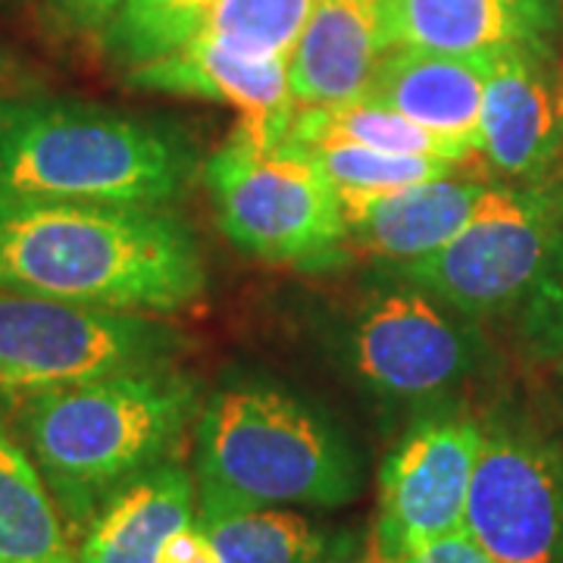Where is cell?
Returning a JSON list of instances; mask_svg holds the SVG:
<instances>
[{"mask_svg": "<svg viewBox=\"0 0 563 563\" xmlns=\"http://www.w3.org/2000/svg\"><path fill=\"white\" fill-rule=\"evenodd\" d=\"M385 0H317L288 57L295 107H329L366 95L388 44Z\"/></svg>", "mask_w": 563, "mask_h": 563, "instance_id": "obj_15", "label": "cell"}, {"mask_svg": "<svg viewBox=\"0 0 563 563\" xmlns=\"http://www.w3.org/2000/svg\"><path fill=\"white\" fill-rule=\"evenodd\" d=\"M213 0H125L103 32L110 54L129 69L176 51Z\"/></svg>", "mask_w": 563, "mask_h": 563, "instance_id": "obj_23", "label": "cell"}, {"mask_svg": "<svg viewBox=\"0 0 563 563\" xmlns=\"http://www.w3.org/2000/svg\"><path fill=\"white\" fill-rule=\"evenodd\" d=\"M0 288L173 313L207 291V266L195 232L163 207L0 195Z\"/></svg>", "mask_w": 563, "mask_h": 563, "instance_id": "obj_1", "label": "cell"}, {"mask_svg": "<svg viewBox=\"0 0 563 563\" xmlns=\"http://www.w3.org/2000/svg\"><path fill=\"white\" fill-rule=\"evenodd\" d=\"M7 110H10V101H7V98H0V125H3V117H7Z\"/></svg>", "mask_w": 563, "mask_h": 563, "instance_id": "obj_27", "label": "cell"}, {"mask_svg": "<svg viewBox=\"0 0 563 563\" xmlns=\"http://www.w3.org/2000/svg\"><path fill=\"white\" fill-rule=\"evenodd\" d=\"M201 404L198 383L163 363L38 395L10 413V429L79 544L117 492L176 457Z\"/></svg>", "mask_w": 563, "mask_h": 563, "instance_id": "obj_2", "label": "cell"}, {"mask_svg": "<svg viewBox=\"0 0 563 563\" xmlns=\"http://www.w3.org/2000/svg\"><path fill=\"white\" fill-rule=\"evenodd\" d=\"M220 563H354V529L322 523L295 507H198Z\"/></svg>", "mask_w": 563, "mask_h": 563, "instance_id": "obj_18", "label": "cell"}, {"mask_svg": "<svg viewBox=\"0 0 563 563\" xmlns=\"http://www.w3.org/2000/svg\"><path fill=\"white\" fill-rule=\"evenodd\" d=\"M561 0H385L383 35L391 47L463 57L504 51L558 54Z\"/></svg>", "mask_w": 563, "mask_h": 563, "instance_id": "obj_13", "label": "cell"}, {"mask_svg": "<svg viewBox=\"0 0 563 563\" xmlns=\"http://www.w3.org/2000/svg\"><path fill=\"white\" fill-rule=\"evenodd\" d=\"M129 81L144 91L203 98L239 110V135L257 147H276L295 120L288 60H263L229 51L217 41L188 38L157 60L129 69Z\"/></svg>", "mask_w": 563, "mask_h": 563, "instance_id": "obj_12", "label": "cell"}, {"mask_svg": "<svg viewBox=\"0 0 563 563\" xmlns=\"http://www.w3.org/2000/svg\"><path fill=\"white\" fill-rule=\"evenodd\" d=\"M195 439L198 507L332 510L363 488V461L342 426L276 385L213 391L195 420Z\"/></svg>", "mask_w": 563, "mask_h": 563, "instance_id": "obj_4", "label": "cell"}, {"mask_svg": "<svg viewBox=\"0 0 563 563\" xmlns=\"http://www.w3.org/2000/svg\"><path fill=\"white\" fill-rule=\"evenodd\" d=\"M485 76L488 57L391 47L363 98L401 113L470 163L483 157Z\"/></svg>", "mask_w": 563, "mask_h": 563, "instance_id": "obj_14", "label": "cell"}, {"mask_svg": "<svg viewBox=\"0 0 563 563\" xmlns=\"http://www.w3.org/2000/svg\"><path fill=\"white\" fill-rule=\"evenodd\" d=\"M561 10H563V0H561ZM561 98H563V66H561Z\"/></svg>", "mask_w": 563, "mask_h": 563, "instance_id": "obj_28", "label": "cell"}, {"mask_svg": "<svg viewBox=\"0 0 563 563\" xmlns=\"http://www.w3.org/2000/svg\"><path fill=\"white\" fill-rule=\"evenodd\" d=\"M0 563H76V542L35 461L0 417Z\"/></svg>", "mask_w": 563, "mask_h": 563, "instance_id": "obj_19", "label": "cell"}, {"mask_svg": "<svg viewBox=\"0 0 563 563\" xmlns=\"http://www.w3.org/2000/svg\"><path fill=\"white\" fill-rule=\"evenodd\" d=\"M558 54L504 51L488 57L483 161L504 185L563 188V98Z\"/></svg>", "mask_w": 563, "mask_h": 563, "instance_id": "obj_11", "label": "cell"}, {"mask_svg": "<svg viewBox=\"0 0 563 563\" xmlns=\"http://www.w3.org/2000/svg\"><path fill=\"white\" fill-rule=\"evenodd\" d=\"M317 0H213L188 38L217 41L244 57L288 60Z\"/></svg>", "mask_w": 563, "mask_h": 563, "instance_id": "obj_22", "label": "cell"}, {"mask_svg": "<svg viewBox=\"0 0 563 563\" xmlns=\"http://www.w3.org/2000/svg\"><path fill=\"white\" fill-rule=\"evenodd\" d=\"M347 351L376 398L410 407H448L492 366L483 329L401 276L363 295Z\"/></svg>", "mask_w": 563, "mask_h": 563, "instance_id": "obj_8", "label": "cell"}, {"mask_svg": "<svg viewBox=\"0 0 563 563\" xmlns=\"http://www.w3.org/2000/svg\"><path fill=\"white\" fill-rule=\"evenodd\" d=\"M225 239L247 257L332 269L347 257V222L310 151L291 141L257 147L239 132L203 163Z\"/></svg>", "mask_w": 563, "mask_h": 563, "instance_id": "obj_6", "label": "cell"}, {"mask_svg": "<svg viewBox=\"0 0 563 563\" xmlns=\"http://www.w3.org/2000/svg\"><path fill=\"white\" fill-rule=\"evenodd\" d=\"M157 563H220V554H217L213 542L207 539L201 523L195 520V523L181 526L176 536L166 539Z\"/></svg>", "mask_w": 563, "mask_h": 563, "instance_id": "obj_25", "label": "cell"}, {"mask_svg": "<svg viewBox=\"0 0 563 563\" xmlns=\"http://www.w3.org/2000/svg\"><path fill=\"white\" fill-rule=\"evenodd\" d=\"M385 563H495L488 554H485L479 544L473 542L470 536L463 532H451L444 539H435V542L422 544V548H413L401 558Z\"/></svg>", "mask_w": 563, "mask_h": 563, "instance_id": "obj_24", "label": "cell"}, {"mask_svg": "<svg viewBox=\"0 0 563 563\" xmlns=\"http://www.w3.org/2000/svg\"><path fill=\"white\" fill-rule=\"evenodd\" d=\"M285 141L298 147H322V144H357L383 154H413V157H435V161L461 163L454 147L429 135L426 129L404 120L401 113L383 103L357 98V101L329 103V107H301Z\"/></svg>", "mask_w": 563, "mask_h": 563, "instance_id": "obj_20", "label": "cell"}, {"mask_svg": "<svg viewBox=\"0 0 563 563\" xmlns=\"http://www.w3.org/2000/svg\"><path fill=\"white\" fill-rule=\"evenodd\" d=\"M483 444V420L422 413L379 466L376 551L395 561L413 548L461 532L466 492Z\"/></svg>", "mask_w": 563, "mask_h": 563, "instance_id": "obj_10", "label": "cell"}, {"mask_svg": "<svg viewBox=\"0 0 563 563\" xmlns=\"http://www.w3.org/2000/svg\"><path fill=\"white\" fill-rule=\"evenodd\" d=\"M398 276L529 361H563V188L495 181L454 242Z\"/></svg>", "mask_w": 563, "mask_h": 563, "instance_id": "obj_3", "label": "cell"}, {"mask_svg": "<svg viewBox=\"0 0 563 563\" xmlns=\"http://www.w3.org/2000/svg\"><path fill=\"white\" fill-rule=\"evenodd\" d=\"M179 332L144 313L0 288V417L38 395L163 366Z\"/></svg>", "mask_w": 563, "mask_h": 563, "instance_id": "obj_7", "label": "cell"}, {"mask_svg": "<svg viewBox=\"0 0 563 563\" xmlns=\"http://www.w3.org/2000/svg\"><path fill=\"white\" fill-rule=\"evenodd\" d=\"M495 181L479 173L454 169L448 176L404 188L366 203L347 217L351 242L385 263H413L451 244L479 217Z\"/></svg>", "mask_w": 563, "mask_h": 563, "instance_id": "obj_16", "label": "cell"}, {"mask_svg": "<svg viewBox=\"0 0 563 563\" xmlns=\"http://www.w3.org/2000/svg\"><path fill=\"white\" fill-rule=\"evenodd\" d=\"M188 141L103 107L13 103L0 125V195L166 207L191 176Z\"/></svg>", "mask_w": 563, "mask_h": 563, "instance_id": "obj_5", "label": "cell"}, {"mask_svg": "<svg viewBox=\"0 0 563 563\" xmlns=\"http://www.w3.org/2000/svg\"><path fill=\"white\" fill-rule=\"evenodd\" d=\"M198 520V483L176 457L129 483L98 510L76 563H157L161 548Z\"/></svg>", "mask_w": 563, "mask_h": 563, "instance_id": "obj_17", "label": "cell"}, {"mask_svg": "<svg viewBox=\"0 0 563 563\" xmlns=\"http://www.w3.org/2000/svg\"><path fill=\"white\" fill-rule=\"evenodd\" d=\"M303 151H310L322 176L335 188L344 220L366 203L461 169V163L413 157V154H383V151L357 147V144H322V147H303Z\"/></svg>", "mask_w": 563, "mask_h": 563, "instance_id": "obj_21", "label": "cell"}, {"mask_svg": "<svg viewBox=\"0 0 563 563\" xmlns=\"http://www.w3.org/2000/svg\"><path fill=\"white\" fill-rule=\"evenodd\" d=\"M125 0H54L57 13L79 32H107Z\"/></svg>", "mask_w": 563, "mask_h": 563, "instance_id": "obj_26", "label": "cell"}, {"mask_svg": "<svg viewBox=\"0 0 563 563\" xmlns=\"http://www.w3.org/2000/svg\"><path fill=\"white\" fill-rule=\"evenodd\" d=\"M461 532L495 563H563V451L536 422L483 417Z\"/></svg>", "mask_w": 563, "mask_h": 563, "instance_id": "obj_9", "label": "cell"}]
</instances>
